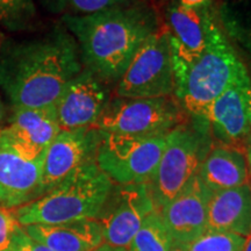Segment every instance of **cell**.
Segmentation results:
<instances>
[{"label": "cell", "mask_w": 251, "mask_h": 251, "mask_svg": "<svg viewBox=\"0 0 251 251\" xmlns=\"http://www.w3.org/2000/svg\"><path fill=\"white\" fill-rule=\"evenodd\" d=\"M248 166L243 150L220 144L207 153L198 176L211 192H216L248 184Z\"/></svg>", "instance_id": "cell-18"}, {"label": "cell", "mask_w": 251, "mask_h": 251, "mask_svg": "<svg viewBox=\"0 0 251 251\" xmlns=\"http://www.w3.org/2000/svg\"><path fill=\"white\" fill-rule=\"evenodd\" d=\"M246 237L234 234L206 231L188 244V251H243Z\"/></svg>", "instance_id": "cell-23"}, {"label": "cell", "mask_w": 251, "mask_h": 251, "mask_svg": "<svg viewBox=\"0 0 251 251\" xmlns=\"http://www.w3.org/2000/svg\"><path fill=\"white\" fill-rule=\"evenodd\" d=\"M142 1H147V0H142Z\"/></svg>", "instance_id": "cell-35"}, {"label": "cell", "mask_w": 251, "mask_h": 251, "mask_svg": "<svg viewBox=\"0 0 251 251\" xmlns=\"http://www.w3.org/2000/svg\"><path fill=\"white\" fill-rule=\"evenodd\" d=\"M207 231L247 237L251 231V185L212 192Z\"/></svg>", "instance_id": "cell-16"}, {"label": "cell", "mask_w": 251, "mask_h": 251, "mask_svg": "<svg viewBox=\"0 0 251 251\" xmlns=\"http://www.w3.org/2000/svg\"><path fill=\"white\" fill-rule=\"evenodd\" d=\"M0 27L13 34L34 31L39 13L34 0H0Z\"/></svg>", "instance_id": "cell-20"}, {"label": "cell", "mask_w": 251, "mask_h": 251, "mask_svg": "<svg viewBox=\"0 0 251 251\" xmlns=\"http://www.w3.org/2000/svg\"><path fill=\"white\" fill-rule=\"evenodd\" d=\"M155 209L147 184H113L96 219L101 227L103 243L127 249L144 219Z\"/></svg>", "instance_id": "cell-10"}, {"label": "cell", "mask_w": 251, "mask_h": 251, "mask_svg": "<svg viewBox=\"0 0 251 251\" xmlns=\"http://www.w3.org/2000/svg\"><path fill=\"white\" fill-rule=\"evenodd\" d=\"M221 146L241 147L251 140V79L249 75L230 85L213 101L201 118Z\"/></svg>", "instance_id": "cell-11"}, {"label": "cell", "mask_w": 251, "mask_h": 251, "mask_svg": "<svg viewBox=\"0 0 251 251\" xmlns=\"http://www.w3.org/2000/svg\"><path fill=\"white\" fill-rule=\"evenodd\" d=\"M101 135L96 127L59 131L43 156L42 196L80 166L96 161Z\"/></svg>", "instance_id": "cell-13"}, {"label": "cell", "mask_w": 251, "mask_h": 251, "mask_svg": "<svg viewBox=\"0 0 251 251\" xmlns=\"http://www.w3.org/2000/svg\"><path fill=\"white\" fill-rule=\"evenodd\" d=\"M172 241L159 211L155 209L142 222L127 251H170Z\"/></svg>", "instance_id": "cell-21"}, {"label": "cell", "mask_w": 251, "mask_h": 251, "mask_svg": "<svg viewBox=\"0 0 251 251\" xmlns=\"http://www.w3.org/2000/svg\"><path fill=\"white\" fill-rule=\"evenodd\" d=\"M171 40L172 56L181 59L196 57L205 49L209 33L216 23L211 7L186 8L179 2H171L166 12Z\"/></svg>", "instance_id": "cell-15"}, {"label": "cell", "mask_w": 251, "mask_h": 251, "mask_svg": "<svg viewBox=\"0 0 251 251\" xmlns=\"http://www.w3.org/2000/svg\"><path fill=\"white\" fill-rule=\"evenodd\" d=\"M96 153L99 169L114 184H147L165 146V136L133 137L101 133Z\"/></svg>", "instance_id": "cell-9"}, {"label": "cell", "mask_w": 251, "mask_h": 251, "mask_svg": "<svg viewBox=\"0 0 251 251\" xmlns=\"http://www.w3.org/2000/svg\"><path fill=\"white\" fill-rule=\"evenodd\" d=\"M12 246L18 251H52L50 248L45 246V244L40 243L39 241L30 237L25 231L23 226H20L17 229V231H15Z\"/></svg>", "instance_id": "cell-25"}, {"label": "cell", "mask_w": 251, "mask_h": 251, "mask_svg": "<svg viewBox=\"0 0 251 251\" xmlns=\"http://www.w3.org/2000/svg\"><path fill=\"white\" fill-rule=\"evenodd\" d=\"M184 122V109L171 97L111 98L94 127L101 133L133 137L164 136Z\"/></svg>", "instance_id": "cell-6"}, {"label": "cell", "mask_w": 251, "mask_h": 251, "mask_svg": "<svg viewBox=\"0 0 251 251\" xmlns=\"http://www.w3.org/2000/svg\"><path fill=\"white\" fill-rule=\"evenodd\" d=\"M249 146H251V140H250V143H249Z\"/></svg>", "instance_id": "cell-34"}, {"label": "cell", "mask_w": 251, "mask_h": 251, "mask_svg": "<svg viewBox=\"0 0 251 251\" xmlns=\"http://www.w3.org/2000/svg\"><path fill=\"white\" fill-rule=\"evenodd\" d=\"M247 159H248V165H249L250 169H251V146H248Z\"/></svg>", "instance_id": "cell-31"}, {"label": "cell", "mask_w": 251, "mask_h": 251, "mask_svg": "<svg viewBox=\"0 0 251 251\" xmlns=\"http://www.w3.org/2000/svg\"><path fill=\"white\" fill-rule=\"evenodd\" d=\"M196 124L183 122L169 131L161 159L147 183L157 211L166 205L198 175L209 147V130L202 119Z\"/></svg>", "instance_id": "cell-5"}, {"label": "cell", "mask_w": 251, "mask_h": 251, "mask_svg": "<svg viewBox=\"0 0 251 251\" xmlns=\"http://www.w3.org/2000/svg\"><path fill=\"white\" fill-rule=\"evenodd\" d=\"M63 26L76 40L83 68L106 83H118L134 55L161 28L147 1L86 15H64Z\"/></svg>", "instance_id": "cell-2"}, {"label": "cell", "mask_w": 251, "mask_h": 251, "mask_svg": "<svg viewBox=\"0 0 251 251\" xmlns=\"http://www.w3.org/2000/svg\"><path fill=\"white\" fill-rule=\"evenodd\" d=\"M6 126L26 142L43 151L62 130L55 106L42 108H9Z\"/></svg>", "instance_id": "cell-19"}, {"label": "cell", "mask_w": 251, "mask_h": 251, "mask_svg": "<svg viewBox=\"0 0 251 251\" xmlns=\"http://www.w3.org/2000/svg\"><path fill=\"white\" fill-rule=\"evenodd\" d=\"M45 151L8 126L0 129V206L15 209L42 196Z\"/></svg>", "instance_id": "cell-7"}, {"label": "cell", "mask_w": 251, "mask_h": 251, "mask_svg": "<svg viewBox=\"0 0 251 251\" xmlns=\"http://www.w3.org/2000/svg\"><path fill=\"white\" fill-rule=\"evenodd\" d=\"M172 64L176 99L194 118H201L219 96L249 75L216 23L200 54L190 59L172 56Z\"/></svg>", "instance_id": "cell-3"}, {"label": "cell", "mask_w": 251, "mask_h": 251, "mask_svg": "<svg viewBox=\"0 0 251 251\" xmlns=\"http://www.w3.org/2000/svg\"><path fill=\"white\" fill-rule=\"evenodd\" d=\"M113 184L96 161H92L72 172L39 199L12 211L24 227L97 219Z\"/></svg>", "instance_id": "cell-4"}, {"label": "cell", "mask_w": 251, "mask_h": 251, "mask_svg": "<svg viewBox=\"0 0 251 251\" xmlns=\"http://www.w3.org/2000/svg\"><path fill=\"white\" fill-rule=\"evenodd\" d=\"M8 112H9L8 106L6 105L4 99H2L1 94H0V129H2V128L7 125Z\"/></svg>", "instance_id": "cell-27"}, {"label": "cell", "mask_w": 251, "mask_h": 251, "mask_svg": "<svg viewBox=\"0 0 251 251\" xmlns=\"http://www.w3.org/2000/svg\"><path fill=\"white\" fill-rule=\"evenodd\" d=\"M214 0H179V4L186 8L203 9L209 8Z\"/></svg>", "instance_id": "cell-26"}, {"label": "cell", "mask_w": 251, "mask_h": 251, "mask_svg": "<svg viewBox=\"0 0 251 251\" xmlns=\"http://www.w3.org/2000/svg\"><path fill=\"white\" fill-rule=\"evenodd\" d=\"M175 93L170 31L161 27L134 55L118 81L119 98H163Z\"/></svg>", "instance_id": "cell-8"}, {"label": "cell", "mask_w": 251, "mask_h": 251, "mask_svg": "<svg viewBox=\"0 0 251 251\" xmlns=\"http://www.w3.org/2000/svg\"><path fill=\"white\" fill-rule=\"evenodd\" d=\"M170 251H188V250H187V246H181V244L172 243Z\"/></svg>", "instance_id": "cell-29"}, {"label": "cell", "mask_w": 251, "mask_h": 251, "mask_svg": "<svg viewBox=\"0 0 251 251\" xmlns=\"http://www.w3.org/2000/svg\"><path fill=\"white\" fill-rule=\"evenodd\" d=\"M81 69L76 40L62 23L39 35L2 39L0 90L8 108L54 106Z\"/></svg>", "instance_id": "cell-1"}, {"label": "cell", "mask_w": 251, "mask_h": 251, "mask_svg": "<svg viewBox=\"0 0 251 251\" xmlns=\"http://www.w3.org/2000/svg\"><path fill=\"white\" fill-rule=\"evenodd\" d=\"M109 100L108 84L83 68L54 105L59 127L62 130L94 127Z\"/></svg>", "instance_id": "cell-12"}, {"label": "cell", "mask_w": 251, "mask_h": 251, "mask_svg": "<svg viewBox=\"0 0 251 251\" xmlns=\"http://www.w3.org/2000/svg\"><path fill=\"white\" fill-rule=\"evenodd\" d=\"M243 251H251V231H250V234L246 237V242H244Z\"/></svg>", "instance_id": "cell-30"}, {"label": "cell", "mask_w": 251, "mask_h": 251, "mask_svg": "<svg viewBox=\"0 0 251 251\" xmlns=\"http://www.w3.org/2000/svg\"><path fill=\"white\" fill-rule=\"evenodd\" d=\"M6 251H18V250L15 249V248H14L13 246H12L11 248H9V249H7V250H6Z\"/></svg>", "instance_id": "cell-32"}, {"label": "cell", "mask_w": 251, "mask_h": 251, "mask_svg": "<svg viewBox=\"0 0 251 251\" xmlns=\"http://www.w3.org/2000/svg\"><path fill=\"white\" fill-rule=\"evenodd\" d=\"M92 251H127L126 248H117V247H112V246H108V244L106 243H102L101 246L97 248V249H94Z\"/></svg>", "instance_id": "cell-28"}, {"label": "cell", "mask_w": 251, "mask_h": 251, "mask_svg": "<svg viewBox=\"0 0 251 251\" xmlns=\"http://www.w3.org/2000/svg\"><path fill=\"white\" fill-rule=\"evenodd\" d=\"M20 226L12 209L0 206V251L12 247L14 234Z\"/></svg>", "instance_id": "cell-24"}, {"label": "cell", "mask_w": 251, "mask_h": 251, "mask_svg": "<svg viewBox=\"0 0 251 251\" xmlns=\"http://www.w3.org/2000/svg\"><path fill=\"white\" fill-rule=\"evenodd\" d=\"M24 229L52 251H92L103 243L101 227L96 219L59 225H30Z\"/></svg>", "instance_id": "cell-17"}, {"label": "cell", "mask_w": 251, "mask_h": 251, "mask_svg": "<svg viewBox=\"0 0 251 251\" xmlns=\"http://www.w3.org/2000/svg\"><path fill=\"white\" fill-rule=\"evenodd\" d=\"M211 196V191L197 175L162 207L159 213L172 243L188 247L206 233Z\"/></svg>", "instance_id": "cell-14"}, {"label": "cell", "mask_w": 251, "mask_h": 251, "mask_svg": "<svg viewBox=\"0 0 251 251\" xmlns=\"http://www.w3.org/2000/svg\"><path fill=\"white\" fill-rule=\"evenodd\" d=\"M136 0H39L49 13L64 15H86L119 6L133 4Z\"/></svg>", "instance_id": "cell-22"}, {"label": "cell", "mask_w": 251, "mask_h": 251, "mask_svg": "<svg viewBox=\"0 0 251 251\" xmlns=\"http://www.w3.org/2000/svg\"><path fill=\"white\" fill-rule=\"evenodd\" d=\"M2 39H4V37H2V35H1V34H0V47H1V42H2Z\"/></svg>", "instance_id": "cell-33"}]
</instances>
